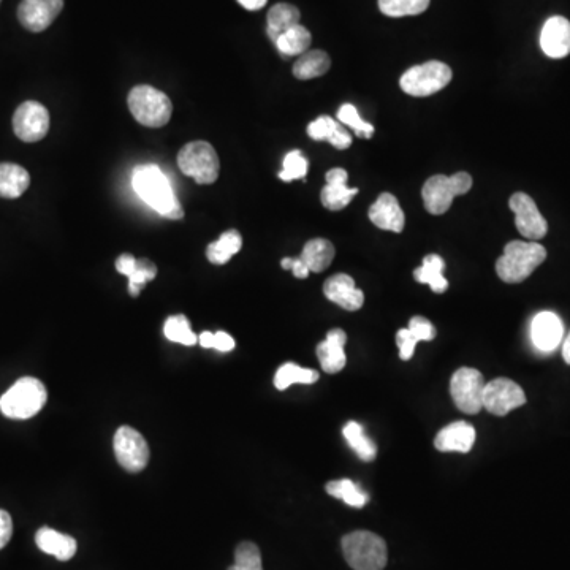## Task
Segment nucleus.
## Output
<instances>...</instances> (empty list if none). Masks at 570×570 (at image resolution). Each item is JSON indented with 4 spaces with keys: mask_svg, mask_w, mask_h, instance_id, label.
Masks as SVG:
<instances>
[{
    "mask_svg": "<svg viewBox=\"0 0 570 570\" xmlns=\"http://www.w3.org/2000/svg\"><path fill=\"white\" fill-rule=\"evenodd\" d=\"M133 189L138 197L156 209L160 216L171 221H181L184 217L183 206L173 194L168 179L157 165L146 164L133 170Z\"/></svg>",
    "mask_w": 570,
    "mask_h": 570,
    "instance_id": "obj_1",
    "label": "nucleus"
},
{
    "mask_svg": "<svg viewBox=\"0 0 570 570\" xmlns=\"http://www.w3.org/2000/svg\"><path fill=\"white\" fill-rule=\"evenodd\" d=\"M547 259V249L537 241H510L496 262V273L507 284L526 281Z\"/></svg>",
    "mask_w": 570,
    "mask_h": 570,
    "instance_id": "obj_2",
    "label": "nucleus"
},
{
    "mask_svg": "<svg viewBox=\"0 0 570 570\" xmlns=\"http://www.w3.org/2000/svg\"><path fill=\"white\" fill-rule=\"evenodd\" d=\"M46 399L48 393L40 380L23 377L0 398V412L13 420H27L42 411Z\"/></svg>",
    "mask_w": 570,
    "mask_h": 570,
    "instance_id": "obj_3",
    "label": "nucleus"
},
{
    "mask_svg": "<svg viewBox=\"0 0 570 570\" xmlns=\"http://www.w3.org/2000/svg\"><path fill=\"white\" fill-rule=\"evenodd\" d=\"M341 545L347 564L354 570H384L387 566V544L374 532H350Z\"/></svg>",
    "mask_w": 570,
    "mask_h": 570,
    "instance_id": "obj_4",
    "label": "nucleus"
},
{
    "mask_svg": "<svg viewBox=\"0 0 570 570\" xmlns=\"http://www.w3.org/2000/svg\"><path fill=\"white\" fill-rule=\"evenodd\" d=\"M130 113L133 118L145 127L167 126L173 113V105L168 95L152 86H135L130 91L129 100Z\"/></svg>",
    "mask_w": 570,
    "mask_h": 570,
    "instance_id": "obj_5",
    "label": "nucleus"
},
{
    "mask_svg": "<svg viewBox=\"0 0 570 570\" xmlns=\"http://www.w3.org/2000/svg\"><path fill=\"white\" fill-rule=\"evenodd\" d=\"M472 187V176L460 171L452 176L436 175L426 181L422 189L426 211L434 216L447 213L453 198L468 194Z\"/></svg>",
    "mask_w": 570,
    "mask_h": 570,
    "instance_id": "obj_6",
    "label": "nucleus"
},
{
    "mask_svg": "<svg viewBox=\"0 0 570 570\" xmlns=\"http://www.w3.org/2000/svg\"><path fill=\"white\" fill-rule=\"evenodd\" d=\"M178 167L184 175L195 179V183L208 186L219 178V156L208 141L187 143L178 154Z\"/></svg>",
    "mask_w": 570,
    "mask_h": 570,
    "instance_id": "obj_7",
    "label": "nucleus"
},
{
    "mask_svg": "<svg viewBox=\"0 0 570 570\" xmlns=\"http://www.w3.org/2000/svg\"><path fill=\"white\" fill-rule=\"evenodd\" d=\"M452 69L444 62L430 61L415 65L407 70L399 80V86L412 97H430L449 86L452 81Z\"/></svg>",
    "mask_w": 570,
    "mask_h": 570,
    "instance_id": "obj_8",
    "label": "nucleus"
},
{
    "mask_svg": "<svg viewBox=\"0 0 570 570\" xmlns=\"http://www.w3.org/2000/svg\"><path fill=\"white\" fill-rule=\"evenodd\" d=\"M485 379L474 368H461L452 376L450 393L453 403L464 414L475 415L482 411Z\"/></svg>",
    "mask_w": 570,
    "mask_h": 570,
    "instance_id": "obj_9",
    "label": "nucleus"
},
{
    "mask_svg": "<svg viewBox=\"0 0 570 570\" xmlns=\"http://www.w3.org/2000/svg\"><path fill=\"white\" fill-rule=\"evenodd\" d=\"M114 453L122 469L141 472L148 466L149 447L145 437L130 426H121L114 434Z\"/></svg>",
    "mask_w": 570,
    "mask_h": 570,
    "instance_id": "obj_10",
    "label": "nucleus"
},
{
    "mask_svg": "<svg viewBox=\"0 0 570 570\" xmlns=\"http://www.w3.org/2000/svg\"><path fill=\"white\" fill-rule=\"evenodd\" d=\"M13 130L16 137L26 143L43 140L50 132V113L42 103L27 100L16 108Z\"/></svg>",
    "mask_w": 570,
    "mask_h": 570,
    "instance_id": "obj_11",
    "label": "nucleus"
},
{
    "mask_svg": "<svg viewBox=\"0 0 570 570\" xmlns=\"http://www.w3.org/2000/svg\"><path fill=\"white\" fill-rule=\"evenodd\" d=\"M525 403L526 395L523 388L513 380L501 377L485 384L483 409H487L490 414L504 417Z\"/></svg>",
    "mask_w": 570,
    "mask_h": 570,
    "instance_id": "obj_12",
    "label": "nucleus"
},
{
    "mask_svg": "<svg viewBox=\"0 0 570 570\" xmlns=\"http://www.w3.org/2000/svg\"><path fill=\"white\" fill-rule=\"evenodd\" d=\"M509 206L515 214V225L521 236L531 241H539L547 235V221L540 214L536 202L528 194H523V192L513 194L510 197Z\"/></svg>",
    "mask_w": 570,
    "mask_h": 570,
    "instance_id": "obj_13",
    "label": "nucleus"
},
{
    "mask_svg": "<svg viewBox=\"0 0 570 570\" xmlns=\"http://www.w3.org/2000/svg\"><path fill=\"white\" fill-rule=\"evenodd\" d=\"M62 8L64 0H23L18 8L19 23L35 34L46 31Z\"/></svg>",
    "mask_w": 570,
    "mask_h": 570,
    "instance_id": "obj_14",
    "label": "nucleus"
},
{
    "mask_svg": "<svg viewBox=\"0 0 570 570\" xmlns=\"http://www.w3.org/2000/svg\"><path fill=\"white\" fill-rule=\"evenodd\" d=\"M323 293L331 303L338 304L346 311L354 312L365 303V293L357 289L354 279L349 274H335L323 285Z\"/></svg>",
    "mask_w": 570,
    "mask_h": 570,
    "instance_id": "obj_15",
    "label": "nucleus"
},
{
    "mask_svg": "<svg viewBox=\"0 0 570 570\" xmlns=\"http://www.w3.org/2000/svg\"><path fill=\"white\" fill-rule=\"evenodd\" d=\"M540 46L551 59H563L570 54V21L563 16L548 19L542 27Z\"/></svg>",
    "mask_w": 570,
    "mask_h": 570,
    "instance_id": "obj_16",
    "label": "nucleus"
},
{
    "mask_svg": "<svg viewBox=\"0 0 570 570\" xmlns=\"http://www.w3.org/2000/svg\"><path fill=\"white\" fill-rule=\"evenodd\" d=\"M564 325L555 312H540L531 323V339L542 352H553L561 344Z\"/></svg>",
    "mask_w": 570,
    "mask_h": 570,
    "instance_id": "obj_17",
    "label": "nucleus"
},
{
    "mask_svg": "<svg viewBox=\"0 0 570 570\" xmlns=\"http://www.w3.org/2000/svg\"><path fill=\"white\" fill-rule=\"evenodd\" d=\"M369 221L373 222L380 230L387 232L401 233L406 224V216L399 206L398 198L393 194L380 195L374 205L369 208Z\"/></svg>",
    "mask_w": 570,
    "mask_h": 570,
    "instance_id": "obj_18",
    "label": "nucleus"
},
{
    "mask_svg": "<svg viewBox=\"0 0 570 570\" xmlns=\"http://www.w3.org/2000/svg\"><path fill=\"white\" fill-rule=\"evenodd\" d=\"M325 179H327V186L323 187L320 200H322V205L330 211H341L346 208L352 202V198L358 194L357 187L347 186L349 175L344 168H333L328 171Z\"/></svg>",
    "mask_w": 570,
    "mask_h": 570,
    "instance_id": "obj_19",
    "label": "nucleus"
},
{
    "mask_svg": "<svg viewBox=\"0 0 570 570\" xmlns=\"http://www.w3.org/2000/svg\"><path fill=\"white\" fill-rule=\"evenodd\" d=\"M347 335L341 328H335L327 333L325 341L320 342L317 346V358L323 371L328 374H336L346 366V346Z\"/></svg>",
    "mask_w": 570,
    "mask_h": 570,
    "instance_id": "obj_20",
    "label": "nucleus"
},
{
    "mask_svg": "<svg viewBox=\"0 0 570 570\" xmlns=\"http://www.w3.org/2000/svg\"><path fill=\"white\" fill-rule=\"evenodd\" d=\"M474 444V426L466 422H456L445 426L434 439V447L439 452L469 453Z\"/></svg>",
    "mask_w": 570,
    "mask_h": 570,
    "instance_id": "obj_21",
    "label": "nucleus"
},
{
    "mask_svg": "<svg viewBox=\"0 0 570 570\" xmlns=\"http://www.w3.org/2000/svg\"><path fill=\"white\" fill-rule=\"evenodd\" d=\"M35 544L46 555H53L59 561H69L76 555L78 544L73 537L57 532L56 529L40 528L35 534Z\"/></svg>",
    "mask_w": 570,
    "mask_h": 570,
    "instance_id": "obj_22",
    "label": "nucleus"
},
{
    "mask_svg": "<svg viewBox=\"0 0 570 570\" xmlns=\"http://www.w3.org/2000/svg\"><path fill=\"white\" fill-rule=\"evenodd\" d=\"M29 184L31 176L26 168L10 162L0 164V198H19L29 189Z\"/></svg>",
    "mask_w": 570,
    "mask_h": 570,
    "instance_id": "obj_23",
    "label": "nucleus"
},
{
    "mask_svg": "<svg viewBox=\"0 0 570 570\" xmlns=\"http://www.w3.org/2000/svg\"><path fill=\"white\" fill-rule=\"evenodd\" d=\"M300 259L312 273H322L335 259V246L328 240L316 238L304 244Z\"/></svg>",
    "mask_w": 570,
    "mask_h": 570,
    "instance_id": "obj_24",
    "label": "nucleus"
},
{
    "mask_svg": "<svg viewBox=\"0 0 570 570\" xmlns=\"http://www.w3.org/2000/svg\"><path fill=\"white\" fill-rule=\"evenodd\" d=\"M300 10H298L295 5L290 4H278L270 8L268 12V26H266V32H268V37L273 40V43L281 37L284 32L289 31L292 27L300 24Z\"/></svg>",
    "mask_w": 570,
    "mask_h": 570,
    "instance_id": "obj_25",
    "label": "nucleus"
},
{
    "mask_svg": "<svg viewBox=\"0 0 570 570\" xmlns=\"http://www.w3.org/2000/svg\"><path fill=\"white\" fill-rule=\"evenodd\" d=\"M331 59L325 51L311 50L301 54L293 65V75L298 80H314L330 70Z\"/></svg>",
    "mask_w": 570,
    "mask_h": 570,
    "instance_id": "obj_26",
    "label": "nucleus"
},
{
    "mask_svg": "<svg viewBox=\"0 0 570 570\" xmlns=\"http://www.w3.org/2000/svg\"><path fill=\"white\" fill-rule=\"evenodd\" d=\"M445 263L436 254L426 255L423 265L414 271L415 281L430 285L433 292L444 293L449 289V282L444 278Z\"/></svg>",
    "mask_w": 570,
    "mask_h": 570,
    "instance_id": "obj_27",
    "label": "nucleus"
},
{
    "mask_svg": "<svg viewBox=\"0 0 570 570\" xmlns=\"http://www.w3.org/2000/svg\"><path fill=\"white\" fill-rule=\"evenodd\" d=\"M241 247H243V238H241L240 232L228 230L219 240L209 244L208 249H206V257L213 265H225V263L230 262L233 255L241 251Z\"/></svg>",
    "mask_w": 570,
    "mask_h": 570,
    "instance_id": "obj_28",
    "label": "nucleus"
},
{
    "mask_svg": "<svg viewBox=\"0 0 570 570\" xmlns=\"http://www.w3.org/2000/svg\"><path fill=\"white\" fill-rule=\"evenodd\" d=\"M312 37L311 32L306 29V27L297 24V26L292 27L289 31L284 32L281 37L274 42L276 48H278L279 53L284 54V56H301V54L306 53L311 46Z\"/></svg>",
    "mask_w": 570,
    "mask_h": 570,
    "instance_id": "obj_29",
    "label": "nucleus"
},
{
    "mask_svg": "<svg viewBox=\"0 0 570 570\" xmlns=\"http://www.w3.org/2000/svg\"><path fill=\"white\" fill-rule=\"evenodd\" d=\"M325 490L333 498L341 499L342 502H346L347 506L355 507V509L365 507L369 501L368 494L361 490L360 485L349 479L328 482Z\"/></svg>",
    "mask_w": 570,
    "mask_h": 570,
    "instance_id": "obj_30",
    "label": "nucleus"
},
{
    "mask_svg": "<svg viewBox=\"0 0 570 570\" xmlns=\"http://www.w3.org/2000/svg\"><path fill=\"white\" fill-rule=\"evenodd\" d=\"M319 380V373L314 369L301 368L295 363H285L274 376V387L285 390L293 384L311 385Z\"/></svg>",
    "mask_w": 570,
    "mask_h": 570,
    "instance_id": "obj_31",
    "label": "nucleus"
},
{
    "mask_svg": "<svg viewBox=\"0 0 570 570\" xmlns=\"http://www.w3.org/2000/svg\"><path fill=\"white\" fill-rule=\"evenodd\" d=\"M342 434L346 437V441L349 442L350 447L360 456L363 461H374L376 460L377 447L371 439L365 434L363 426L357 422H349L344 426Z\"/></svg>",
    "mask_w": 570,
    "mask_h": 570,
    "instance_id": "obj_32",
    "label": "nucleus"
},
{
    "mask_svg": "<svg viewBox=\"0 0 570 570\" xmlns=\"http://www.w3.org/2000/svg\"><path fill=\"white\" fill-rule=\"evenodd\" d=\"M431 0H379L380 12L390 18L415 16L430 7Z\"/></svg>",
    "mask_w": 570,
    "mask_h": 570,
    "instance_id": "obj_33",
    "label": "nucleus"
},
{
    "mask_svg": "<svg viewBox=\"0 0 570 570\" xmlns=\"http://www.w3.org/2000/svg\"><path fill=\"white\" fill-rule=\"evenodd\" d=\"M164 335L168 341L179 342L183 346H195L198 342L186 316L168 317L164 325Z\"/></svg>",
    "mask_w": 570,
    "mask_h": 570,
    "instance_id": "obj_34",
    "label": "nucleus"
},
{
    "mask_svg": "<svg viewBox=\"0 0 570 570\" xmlns=\"http://www.w3.org/2000/svg\"><path fill=\"white\" fill-rule=\"evenodd\" d=\"M157 276V266L148 259H137L135 263V268H133L132 273L127 276L129 278V293L132 297H138L140 295L141 289L145 287V284L151 282L152 279H156Z\"/></svg>",
    "mask_w": 570,
    "mask_h": 570,
    "instance_id": "obj_35",
    "label": "nucleus"
},
{
    "mask_svg": "<svg viewBox=\"0 0 570 570\" xmlns=\"http://www.w3.org/2000/svg\"><path fill=\"white\" fill-rule=\"evenodd\" d=\"M338 119L341 124L354 130L357 137L369 140L374 135V126H371L369 122L363 121L360 114H358L357 108L354 105H350V103H346V105H342L339 108Z\"/></svg>",
    "mask_w": 570,
    "mask_h": 570,
    "instance_id": "obj_36",
    "label": "nucleus"
},
{
    "mask_svg": "<svg viewBox=\"0 0 570 570\" xmlns=\"http://www.w3.org/2000/svg\"><path fill=\"white\" fill-rule=\"evenodd\" d=\"M228 570H263L262 555L257 545L243 542L235 551V564Z\"/></svg>",
    "mask_w": 570,
    "mask_h": 570,
    "instance_id": "obj_37",
    "label": "nucleus"
},
{
    "mask_svg": "<svg viewBox=\"0 0 570 570\" xmlns=\"http://www.w3.org/2000/svg\"><path fill=\"white\" fill-rule=\"evenodd\" d=\"M308 159L300 151H290L284 159V168L279 173V178L284 183H290L295 179H303L308 173Z\"/></svg>",
    "mask_w": 570,
    "mask_h": 570,
    "instance_id": "obj_38",
    "label": "nucleus"
},
{
    "mask_svg": "<svg viewBox=\"0 0 570 570\" xmlns=\"http://www.w3.org/2000/svg\"><path fill=\"white\" fill-rule=\"evenodd\" d=\"M339 122L330 116H320L308 126V135L312 140L328 141L338 127Z\"/></svg>",
    "mask_w": 570,
    "mask_h": 570,
    "instance_id": "obj_39",
    "label": "nucleus"
},
{
    "mask_svg": "<svg viewBox=\"0 0 570 570\" xmlns=\"http://www.w3.org/2000/svg\"><path fill=\"white\" fill-rule=\"evenodd\" d=\"M409 330L418 341H431V339L436 338V328H434L433 323L422 316L412 317L411 322H409Z\"/></svg>",
    "mask_w": 570,
    "mask_h": 570,
    "instance_id": "obj_40",
    "label": "nucleus"
},
{
    "mask_svg": "<svg viewBox=\"0 0 570 570\" xmlns=\"http://www.w3.org/2000/svg\"><path fill=\"white\" fill-rule=\"evenodd\" d=\"M417 342L418 339L412 335L409 328H403V330L398 331V335H396V344H398L399 347V357H401V360H411L412 355H414Z\"/></svg>",
    "mask_w": 570,
    "mask_h": 570,
    "instance_id": "obj_41",
    "label": "nucleus"
},
{
    "mask_svg": "<svg viewBox=\"0 0 570 570\" xmlns=\"http://www.w3.org/2000/svg\"><path fill=\"white\" fill-rule=\"evenodd\" d=\"M13 534V521L10 513L0 510V550L10 542Z\"/></svg>",
    "mask_w": 570,
    "mask_h": 570,
    "instance_id": "obj_42",
    "label": "nucleus"
},
{
    "mask_svg": "<svg viewBox=\"0 0 570 570\" xmlns=\"http://www.w3.org/2000/svg\"><path fill=\"white\" fill-rule=\"evenodd\" d=\"M328 143H330L331 146H335L336 149H347L352 145V137H350V133L347 132L346 127L338 124V127H336Z\"/></svg>",
    "mask_w": 570,
    "mask_h": 570,
    "instance_id": "obj_43",
    "label": "nucleus"
},
{
    "mask_svg": "<svg viewBox=\"0 0 570 570\" xmlns=\"http://www.w3.org/2000/svg\"><path fill=\"white\" fill-rule=\"evenodd\" d=\"M214 349L219 352H230L235 349V339L225 331H217L214 333Z\"/></svg>",
    "mask_w": 570,
    "mask_h": 570,
    "instance_id": "obj_44",
    "label": "nucleus"
},
{
    "mask_svg": "<svg viewBox=\"0 0 570 570\" xmlns=\"http://www.w3.org/2000/svg\"><path fill=\"white\" fill-rule=\"evenodd\" d=\"M135 263L137 259L130 254H122L118 260H116V270L119 273L124 274V276H129L132 273L133 268H135Z\"/></svg>",
    "mask_w": 570,
    "mask_h": 570,
    "instance_id": "obj_45",
    "label": "nucleus"
},
{
    "mask_svg": "<svg viewBox=\"0 0 570 570\" xmlns=\"http://www.w3.org/2000/svg\"><path fill=\"white\" fill-rule=\"evenodd\" d=\"M292 271L293 274H295V278L298 279H306L308 278L309 273H311L308 266L304 265L303 260L301 259H293Z\"/></svg>",
    "mask_w": 570,
    "mask_h": 570,
    "instance_id": "obj_46",
    "label": "nucleus"
},
{
    "mask_svg": "<svg viewBox=\"0 0 570 570\" xmlns=\"http://www.w3.org/2000/svg\"><path fill=\"white\" fill-rule=\"evenodd\" d=\"M241 7L246 8L249 12H257L260 8L265 7L268 0H236Z\"/></svg>",
    "mask_w": 570,
    "mask_h": 570,
    "instance_id": "obj_47",
    "label": "nucleus"
},
{
    "mask_svg": "<svg viewBox=\"0 0 570 570\" xmlns=\"http://www.w3.org/2000/svg\"><path fill=\"white\" fill-rule=\"evenodd\" d=\"M198 344L205 347V349H214V333L205 331L202 335L198 336Z\"/></svg>",
    "mask_w": 570,
    "mask_h": 570,
    "instance_id": "obj_48",
    "label": "nucleus"
},
{
    "mask_svg": "<svg viewBox=\"0 0 570 570\" xmlns=\"http://www.w3.org/2000/svg\"><path fill=\"white\" fill-rule=\"evenodd\" d=\"M563 357L564 360H566L567 365H570V333L563 344Z\"/></svg>",
    "mask_w": 570,
    "mask_h": 570,
    "instance_id": "obj_49",
    "label": "nucleus"
},
{
    "mask_svg": "<svg viewBox=\"0 0 570 570\" xmlns=\"http://www.w3.org/2000/svg\"><path fill=\"white\" fill-rule=\"evenodd\" d=\"M292 263L293 259H290V257H285V259H282L281 266L284 268V270H292Z\"/></svg>",
    "mask_w": 570,
    "mask_h": 570,
    "instance_id": "obj_50",
    "label": "nucleus"
},
{
    "mask_svg": "<svg viewBox=\"0 0 570 570\" xmlns=\"http://www.w3.org/2000/svg\"><path fill=\"white\" fill-rule=\"evenodd\" d=\"M0 2H2V0H0Z\"/></svg>",
    "mask_w": 570,
    "mask_h": 570,
    "instance_id": "obj_51",
    "label": "nucleus"
}]
</instances>
